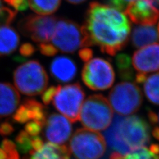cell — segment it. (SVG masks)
Wrapping results in <instances>:
<instances>
[{
	"instance_id": "obj_12",
	"label": "cell",
	"mask_w": 159,
	"mask_h": 159,
	"mask_svg": "<svg viewBox=\"0 0 159 159\" xmlns=\"http://www.w3.org/2000/svg\"><path fill=\"white\" fill-rule=\"evenodd\" d=\"M44 135L51 143L63 145L71 136L72 126L68 119L64 116L56 113H52L44 124Z\"/></svg>"
},
{
	"instance_id": "obj_8",
	"label": "cell",
	"mask_w": 159,
	"mask_h": 159,
	"mask_svg": "<svg viewBox=\"0 0 159 159\" xmlns=\"http://www.w3.org/2000/svg\"><path fill=\"white\" fill-rule=\"evenodd\" d=\"M109 102L119 116H129L136 113L143 103L140 88L130 82L118 83L109 93Z\"/></svg>"
},
{
	"instance_id": "obj_39",
	"label": "cell",
	"mask_w": 159,
	"mask_h": 159,
	"mask_svg": "<svg viewBox=\"0 0 159 159\" xmlns=\"http://www.w3.org/2000/svg\"><path fill=\"white\" fill-rule=\"evenodd\" d=\"M3 6H2V4H1V2H0V11H1V9H2V7Z\"/></svg>"
},
{
	"instance_id": "obj_9",
	"label": "cell",
	"mask_w": 159,
	"mask_h": 159,
	"mask_svg": "<svg viewBox=\"0 0 159 159\" xmlns=\"http://www.w3.org/2000/svg\"><path fill=\"white\" fill-rule=\"evenodd\" d=\"M115 78V72L110 62L102 58H91L82 68V81L92 90L103 91L109 89L112 86Z\"/></svg>"
},
{
	"instance_id": "obj_37",
	"label": "cell",
	"mask_w": 159,
	"mask_h": 159,
	"mask_svg": "<svg viewBox=\"0 0 159 159\" xmlns=\"http://www.w3.org/2000/svg\"><path fill=\"white\" fill-rule=\"evenodd\" d=\"M0 159H7L6 152L1 148H0Z\"/></svg>"
},
{
	"instance_id": "obj_7",
	"label": "cell",
	"mask_w": 159,
	"mask_h": 159,
	"mask_svg": "<svg viewBox=\"0 0 159 159\" xmlns=\"http://www.w3.org/2000/svg\"><path fill=\"white\" fill-rule=\"evenodd\" d=\"M85 92L79 83L58 85L54 88L51 103L62 116L72 123L77 122L80 119Z\"/></svg>"
},
{
	"instance_id": "obj_3",
	"label": "cell",
	"mask_w": 159,
	"mask_h": 159,
	"mask_svg": "<svg viewBox=\"0 0 159 159\" xmlns=\"http://www.w3.org/2000/svg\"><path fill=\"white\" fill-rule=\"evenodd\" d=\"M52 44L58 51L74 53L78 49L92 47L83 25L66 19L57 21Z\"/></svg>"
},
{
	"instance_id": "obj_36",
	"label": "cell",
	"mask_w": 159,
	"mask_h": 159,
	"mask_svg": "<svg viewBox=\"0 0 159 159\" xmlns=\"http://www.w3.org/2000/svg\"><path fill=\"white\" fill-rule=\"evenodd\" d=\"M68 2H69L70 3H72V4H80V3H82L83 2H84L86 1V0H66Z\"/></svg>"
},
{
	"instance_id": "obj_18",
	"label": "cell",
	"mask_w": 159,
	"mask_h": 159,
	"mask_svg": "<svg viewBox=\"0 0 159 159\" xmlns=\"http://www.w3.org/2000/svg\"><path fill=\"white\" fill-rule=\"evenodd\" d=\"M19 36L13 27L0 25V54L8 55L16 51L19 44Z\"/></svg>"
},
{
	"instance_id": "obj_21",
	"label": "cell",
	"mask_w": 159,
	"mask_h": 159,
	"mask_svg": "<svg viewBox=\"0 0 159 159\" xmlns=\"http://www.w3.org/2000/svg\"><path fill=\"white\" fill-rule=\"evenodd\" d=\"M29 7L39 15L48 16L56 12L62 0H27Z\"/></svg>"
},
{
	"instance_id": "obj_5",
	"label": "cell",
	"mask_w": 159,
	"mask_h": 159,
	"mask_svg": "<svg viewBox=\"0 0 159 159\" xmlns=\"http://www.w3.org/2000/svg\"><path fill=\"white\" fill-rule=\"evenodd\" d=\"M15 86L24 95L34 96L47 88L48 77L45 69L37 61H29L17 68L13 73Z\"/></svg>"
},
{
	"instance_id": "obj_30",
	"label": "cell",
	"mask_w": 159,
	"mask_h": 159,
	"mask_svg": "<svg viewBox=\"0 0 159 159\" xmlns=\"http://www.w3.org/2000/svg\"><path fill=\"white\" fill-rule=\"evenodd\" d=\"M34 52H35V48L32 44L29 43L23 44L19 49V53L22 56L25 57H31L34 53Z\"/></svg>"
},
{
	"instance_id": "obj_2",
	"label": "cell",
	"mask_w": 159,
	"mask_h": 159,
	"mask_svg": "<svg viewBox=\"0 0 159 159\" xmlns=\"http://www.w3.org/2000/svg\"><path fill=\"white\" fill-rule=\"evenodd\" d=\"M151 129L141 117L116 116L105 131L106 141L114 152L124 155L145 147L151 141Z\"/></svg>"
},
{
	"instance_id": "obj_6",
	"label": "cell",
	"mask_w": 159,
	"mask_h": 159,
	"mask_svg": "<svg viewBox=\"0 0 159 159\" xmlns=\"http://www.w3.org/2000/svg\"><path fill=\"white\" fill-rule=\"evenodd\" d=\"M69 151L76 159H99L106 152V141L96 131L78 129L70 141Z\"/></svg>"
},
{
	"instance_id": "obj_40",
	"label": "cell",
	"mask_w": 159,
	"mask_h": 159,
	"mask_svg": "<svg viewBox=\"0 0 159 159\" xmlns=\"http://www.w3.org/2000/svg\"><path fill=\"white\" fill-rule=\"evenodd\" d=\"M155 1L156 3H157L158 4H159V0H155Z\"/></svg>"
},
{
	"instance_id": "obj_28",
	"label": "cell",
	"mask_w": 159,
	"mask_h": 159,
	"mask_svg": "<svg viewBox=\"0 0 159 159\" xmlns=\"http://www.w3.org/2000/svg\"><path fill=\"white\" fill-rule=\"evenodd\" d=\"M43 127L42 124L32 120L27 123L25 126V131L31 137H36L41 133Z\"/></svg>"
},
{
	"instance_id": "obj_19",
	"label": "cell",
	"mask_w": 159,
	"mask_h": 159,
	"mask_svg": "<svg viewBox=\"0 0 159 159\" xmlns=\"http://www.w3.org/2000/svg\"><path fill=\"white\" fill-rule=\"evenodd\" d=\"M109 159H159V145L152 144L148 148L142 147L124 155L113 152Z\"/></svg>"
},
{
	"instance_id": "obj_11",
	"label": "cell",
	"mask_w": 159,
	"mask_h": 159,
	"mask_svg": "<svg viewBox=\"0 0 159 159\" xmlns=\"http://www.w3.org/2000/svg\"><path fill=\"white\" fill-rule=\"evenodd\" d=\"M125 13L132 22L141 25H154L159 19L155 0H134L128 4Z\"/></svg>"
},
{
	"instance_id": "obj_24",
	"label": "cell",
	"mask_w": 159,
	"mask_h": 159,
	"mask_svg": "<svg viewBox=\"0 0 159 159\" xmlns=\"http://www.w3.org/2000/svg\"><path fill=\"white\" fill-rule=\"evenodd\" d=\"M16 147L23 154L32 151V137L25 131H20L16 138Z\"/></svg>"
},
{
	"instance_id": "obj_23",
	"label": "cell",
	"mask_w": 159,
	"mask_h": 159,
	"mask_svg": "<svg viewBox=\"0 0 159 159\" xmlns=\"http://www.w3.org/2000/svg\"><path fill=\"white\" fill-rule=\"evenodd\" d=\"M23 103L25 104L31 110L33 116L32 120L41 123L44 126L47 118V113L43 104L32 99H25Z\"/></svg>"
},
{
	"instance_id": "obj_22",
	"label": "cell",
	"mask_w": 159,
	"mask_h": 159,
	"mask_svg": "<svg viewBox=\"0 0 159 159\" xmlns=\"http://www.w3.org/2000/svg\"><path fill=\"white\" fill-rule=\"evenodd\" d=\"M116 66L119 77L125 80H131L134 77L131 58L124 53L119 54L116 57Z\"/></svg>"
},
{
	"instance_id": "obj_38",
	"label": "cell",
	"mask_w": 159,
	"mask_h": 159,
	"mask_svg": "<svg viewBox=\"0 0 159 159\" xmlns=\"http://www.w3.org/2000/svg\"><path fill=\"white\" fill-rule=\"evenodd\" d=\"M4 1L6 2H7L8 4H9L10 3H11L13 1V0H4Z\"/></svg>"
},
{
	"instance_id": "obj_29",
	"label": "cell",
	"mask_w": 159,
	"mask_h": 159,
	"mask_svg": "<svg viewBox=\"0 0 159 159\" xmlns=\"http://www.w3.org/2000/svg\"><path fill=\"white\" fill-rule=\"evenodd\" d=\"M38 48L42 54L47 57H52L58 53V51L56 48L52 45V43H39Z\"/></svg>"
},
{
	"instance_id": "obj_34",
	"label": "cell",
	"mask_w": 159,
	"mask_h": 159,
	"mask_svg": "<svg viewBox=\"0 0 159 159\" xmlns=\"http://www.w3.org/2000/svg\"><path fill=\"white\" fill-rule=\"evenodd\" d=\"M134 0H108L111 6L118 10H122L125 9L129 3Z\"/></svg>"
},
{
	"instance_id": "obj_1",
	"label": "cell",
	"mask_w": 159,
	"mask_h": 159,
	"mask_svg": "<svg viewBox=\"0 0 159 159\" xmlns=\"http://www.w3.org/2000/svg\"><path fill=\"white\" fill-rule=\"evenodd\" d=\"M83 27L91 46L98 47L110 56L126 47L131 33V24L125 14L98 2L89 3Z\"/></svg>"
},
{
	"instance_id": "obj_27",
	"label": "cell",
	"mask_w": 159,
	"mask_h": 159,
	"mask_svg": "<svg viewBox=\"0 0 159 159\" xmlns=\"http://www.w3.org/2000/svg\"><path fill=\"white\" fill-rule=\"evenodd\" d=\"M148 118L151 125V133L152 136L159 141V113L156 114L151 110L148 111Z\"/></svg>"
},
{
	"instance_id": "obj_33",
	"label": "cell",
	"mask_w": 159,
	"mask_h": 159,
	"mask_svg": "<svg viewBox=\"0 0 159 159\" xmlns=\"http://www.w3.org/2000/svg\"><path fill=\"white\" fill-rule=\"evenodd\" d=\"M78 54L82 61L84 62H86L92 58L93 52L92 50L89 47H85L80 50Z\"/></svg>"
},
{
	"instance_id": "obj_31",
	"label": "cell",
	"mask_w": 159,
	"mask_h": 159,
	"mask_svg": "<svg viewBox=\"0 0 159 159\" xmlns=\"http://www.w3.org/2000/svg\"><path fill=\"white\" fill-rule=\"evenodd\" d=\"M9 5L19 11H26L29 7L27 0H13Z\"/></svg>"
},
{
	"instance_id": "obj_4",
	"label": "cell",
	"mask_w": 159,
	"mask_h": 159,
	"mask_svg": "<svg viewBox=\"0 0 159 159\" xmlns=\"http://www.w3.org/2000/svg\"><path fill=\"white\" fill-rule=\"evenodd\" d=\"M80 119L82 125L93 131H103L111 125L113 111L107 99L101 94L89 96L82 104Z\"/></svg>"
},
{
	"instance_id": "obj_17",
	"label": "cell",
	"mask_w": 159,
	"mask_h": 159,
	"mask_svg": "<svg viewBox=\"0 0 159 159\" xmlns=\"http://www.w3.org/2000/svg\"><path fill=\"white\" fill-rule=\"evenodd\" d=\"M131 43L135 48H142L158 41L156 27L153 25H138L133 28Z\"/></svg>"
},
{
	"instance_id": "obj_13",
	"label": "cell",
	"mask_w": 159,
	"mask_h": 159,
	"mask_svg": "<svg viewBox=\"0 0 159 159\" xmlns=\"http://www.w3.org/2000/svg\"><path fill=\"white\" fill-rule=\"evenodd\" d=\"M132 64L137 74H147L159 70V44L143 47L133 54Z\"/></svg>"
},
{
	"instance_id": "obj_41",
	"label": "cell",
	"mask_w": 159,
	"mask_h": 159,
	"mask_svg": "<svg viewBox=\"0 0 159 159\" xmlns=\"http://www.w3.org/2000/svg\"><path fill=\"white\" fill-rule=\"evenodd\" d=\"M158 34H159V23H158Z\"/></svg>"
},
{
	"instance_id": "obj_16",
	"label": "cell",
	"mask_w": 159,
	"mask_h": 159,
	"mask_svg": "<svg viewBox=\"0 0 159 159\" xmlns=\"http://www.w3.org/2000/svg\"><path fill=\"white\" fill-rule=\"evenodd\" d=\"M31 159H70V152L65 145L44 143L37 151H30Z\"/></svg>"
},
{
	"instance_id": "obj_15",
	"label": "cell",
	"mask_w": 159,
	"mask_h": 159,
	"mask_svg": "<svg viewBox=\"0 0 159 159\" xmlns=\"http://www.w3.org/2000/svg\"><path fill=\"white\" fill-rule=\"evenodd\" d=\"M19 102L20 96L16 88L9 83L0 82V118L12 115Z\"/></svg>"
},
{
	"instance_id": "obj_20",
	"label": "cell",
	"mask_w": 159,
	"mask_h": 159,
	"mask_svg": "<svg viewBox=\"0 0 159 159\" xmlns=\"http://www.w3.org/2000/svg\"><path fill=\"white\" fill-rule=\"evenodd\" d=\"M141 84L148 100L155 105L159 106V72L146 76Z\"/></svg>"
},
{
	"instance_id": "obj_32",
	"label": "cell",
	"mask_w": 159,
	"mask_h": 159,
	"mask_svg": "<svg viewBox=\"0 0 159 159\" xmlns=\"http://www.w3.org/2000/svg\"><path fill=\"white\" fill-rule=\"evenodd\" d=\"M54 88H55V86H52L51 87H49L48 89H46V90H44L43 92L41 98H42L43 102L45 104L46 106L49 105V104L51 103L52 99L54 95Z\"/></svg>"
},
{
	"instance_id": "obj_14",
	"label": "cell",
	"mask_w": 159,
	"mask_h": 159,
	"mask_svg": "<svg viewBox=\"0 0 159 159\" xmlns=\"http://www.w3.org/2000/svg\"><path fill=\"white\" fill-rule=\"evenodd\" d=\"M50 71L53 78L57 82L72 81L77 74V66L73 60L66 56H59L52 60Z\"/></svg>"
},
{
	"instance_id": "obj_25",
	"label": "cell",
	"mask_w": 159,
	"mask_h": 159,
	"mask_svg": "<svg viewBox=\"0 0 159 159\" xmlns=\"http://www.w3.org/2000/svg\"><path fill=\"white\" fill-rule=\"evenodd\" d=\"M13 118L14 121L18 123H25L30 120H32L33 116L29 108L23 103V104H21L17 109Z\"/></svg>"
},
{
	"instance_id": "obj_26",
	"label": "cell",
	"mask_w": 159,
	"mask_h": 159,
	"mask_svg": "<svg viewBox=\"0 0 159 159\" xmlns=\"http://www.w3.org/2000/svg\"><path fill=\"white\" fill-rule=\"evenodd\" d=\"M2 148L5 151L7 159H19L17 147L12 141L5 139L2 142Z\"/></svg>"
},
{
	"instance_id": "obj_10",
	"label": "cell",
	"mask_w": 159,
	"mask_h": 159,
	"mask_svg": "<svg viewBox=\"0 0 159 159\" xmlns=\"http://www.w3.org/2000/svg\"><path fill=\"white\" fill-rule=\"evenodd\" d=\"M54 16H39L29 15L19 21V31L24 36L29 37L34 42L49 43L52 37L57 23Z\"/></svg>"
},
{
	"instance_id": "obj_35",
	"label": "cell",
	"mask_w": 159,
	"mask_h": 159,
	"mask_svg": "<svg viewBox=\"0 0 159 159\" xmlns=\"http://www.w3.org/2000/svg\"><path fill=\"white\" fill-rule=\"evenodd\" d=\"M14 131V127L11 123L6 121L0 125V135L2 136H8Z\"/></svg>"
}]
</instances>
